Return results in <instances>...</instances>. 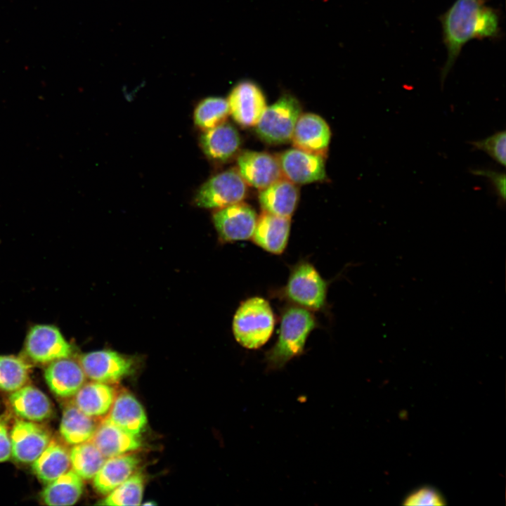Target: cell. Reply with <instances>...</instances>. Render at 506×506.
<instances>
[{
	"label": "cell",
	"mask_w": 506,
	"mask_h": 506,
	"mask_svg": "<svg viewBox=\"0 0 506 506\" xmlns=\"http://www.w3.org/2000/svg\"><path fill=\"white\" fill-rule=\"evenodd\" d=\"M487 0H455L439 19L447 59L441 70V83L453 68L462 48L473 39H496L500 37V15L486 5Z\"/></svg>",
	"instance_id": "obj_1"
},
{
	"label": "cell",
	"mask_w": 506,
	"mask_h": 506,
	"mask_svg": "<svg viewBox=\"0 0 506 506\" xmlns=\"http://www.w3.org/2000/svg\"><path fill=\"white\" fill-rule=\"evenodd\" d=\"M316 327L313 315L306 309L292 306L283 314L275 345L266 353L267 368L279 370L292 358L301 355L308 336Z\"/></svg>",
	"instance_id": "obj_2"
},
{
	"label": "cell",
	"mask_w": 506,
	"mask_h": 506,
	"mask_svg": "<svg viewBox=\"0 0 506 506\" xmlns=\"http://www.w3.org/2000/svg\"><path fill=\"white\" fill-rule=\"evenodd\" d=\"M274 324V315L269 303L255 297L245 300L238 307L233 320V332L240 345L254 349L269 339Z\"/></svg>",
	"instance_id": "obj_3"
},
{
	"label": "cell",
	"mask_w": 506,
	"mask_h": 506,
	"mask_svg": "<svg viewBox=\"0 0 506 506\" xmlns=\"http://www.w3.org/2000/svg\"><path fill=\"white\" fill-rule=\"evenodd\" d=\"M301 114L298 100L285 93L266 106L256 124V131L266 142L280 144L291 140L295 124Z\"/></svg>",
	"instance_id": "obj_4"
},
{
	"label": "cell",
	"mask_w": 506,
	"mask_h": 506,
	"mask_svg": "<svg viewBox=\"0 0 506 506\" xmlns=\"http://www.w3.org/2000/svg\"><path fill=\"white\" fill-rule=\"evenodd\" d=\"M247 191V183L238 169H228L204 183L197 190L194 202L200 207L221 209L241 202Z\"/></svg>",
	"instance_id": "obj_5"
},
{
	"label": "cell",
	"mask_w": 506,
	"mask_h": 506,
	"mask_svg": "<svg viewBox=\"0 0 506 506\" xmlns=\"http://www.w3.org/2000/svg\"><path fill=\"white\" fill-rule=\"evenodd\" d=\"M285 293L289 299L299 306L319 310L325 304L327 283L311 264L302 262L292 271Z\"/></svg>",
	"instance_id": "obj_6"
},
{
	"label": "cell",
	"mask_w": 506,
	"mask_h": 506,
	"mask_svg": "<svg viewBox=\"0 0 506 506\" xmlns=\"http://www.w3.org/2000/svg\"><path fill=\"white\" fill-rule=\"evenodd\" d=\"M79 365L92 381L112 384L131 375L135 362L131 357L112 350H98L83 354Z\"/></svg>",
	"instance_id": "obj_7"
},
{
	"label": "cell",
	"mask_w": 506,
	"mask_h": 506,
	"mask_svg": "<svg viewBox=\"0 0 506 506\" xmlns=\"http://www.w3.org/2000/svg\"><path fill=\"white\" fill-rule=\"evenodd\" d=\"M72 345L65 339L60 330L51 325L32 326L27 335L25 351L32 361L49 363L58 359L70 358Z\"/></svg>",
	"instance_id": "obj_8"
},
{
	"label": "cell",
	"mask_w": 506,
	"mask_h": 506,
	"mask_svg": "<svg viewBox=\"0 0 506 506\" xmlns=\"http://www.w3.org/2000/svg\"><path fill=\"white\" fill-rule=\"evenodd\" d=\"M257 221L255 211L242 202L219 209L213 215L215 228L220 238L226 242L251 238Z\"/></svg>",
	"instance_id": "obj_9"
},
{
	"label": "cell",
	"mask_w": 506,
	"mask_h": 506,
	"mask_svg": "<svg viewBox=\"0 0 506 506\" xmlns=\"http://www.w3.org/2000/svg\"><path fill=\"white\" fill-rule=\"evenodd\" d=\"M228 102L234 120L245 127L256 126L267 106L260 87L249 80L238 82L232 89Z\"/></svg>",
	"instance_id": "obj_10"
},
{
	"label": "cell",
	"mask_w": 506,
	"mask_h": 506,
	"mask_svg": "<svg viewBox=\"0 0 506 506\" xmlns=\"http://www.w3.org/2000/svg\"><path fill=\"white\" fill-rule=\"evenodd\" d=\"M278 159L283 177L295 184L309 183L325 179L323 155L295 148L285 150Z\"/></svg>",
	"instance_id": "obj_11"
},
{
	"label": "cell",
	"mask_w": 506,
	"mask_h": 506,
	"mask_svg": "<svg viewBox=\"0 0 506 506\" xmlns=\"http://www.w3.org/2000/svg\"><path fill=\"white\" fill-rule=\"evenodd\" d=\"M11 455L21 463H32L51 441L49 432L41 425L17 420L11 434Z\"/></svg>",
	"instance_id": "obj_12"
},
{
	"label": "cell",
	"mask_w": 506,
	"mask_h": 506,
	"mask_svg": "<svg viewBox=\"0 0 506 506\" xmlns=\"http://www.w3.org/2000/svg\"><path fill=\"white\" fill-rule=\"evenodd\" d=\"M237 164L246 183L260 190L283 178L278 157L265 152L243 151L238 156Z\"/></svg>",
	"instance_id": "obj_13"
},
{
	"label": "cell",
	"mask_w": 506,
	"mask_h": 506,
	"mask_svg": "<svg viewBox=\"0 0 506 506\" xmlns=\"http://www.w3.org/2000/svg\"><path fill=\"white\" fill-rule=\"evenodd\" d=\"M330 138V129L320 116L305 113L297 119L291 140L297 148L323 155Z\"/></svg>",
	"instance_id": "obj_14"
},
{
	"label": "cell",
	"mask_w": 506,
	"mask_h": 506,
	"mask_svg": "<svg viewBox=\"0 0 506 506\" xmlns=\"http://www.w3.org/2000/svg\"><path fill=\"white\" fill-rule=\"evenodd\" d=\"M103 420L138 437L148 423L143 406L133 394L126 391L116 395L108 413Z\"/></svg>",
	"instance_id": "obj_15"
},
{
	"label": "cell",
	"mask_w": 506,
	"mask_h": 506,
	"mask_svg": "<svg viewBox=\"0 0 506 506\" xmlns=\"http://www.w3.org/2000/svg\"><path fill=\"white\" fill-rule=\"evenodd\" d=\"M44 378L54 394L66 398L74 396L84 384L86 375L79 363L65 358L49 363Z\"/></svg>",
	"instance_id": "obj_16"
},
{
	"label": "cell",
	"mask_w": 506,
	"mask_h": 506,
	"mask_svg": "<svg viewBox=\"0 0 506 506\" xmlns=\"http://www.w3.org/2000/svg\"><path fill=\"white\" fill-rule=\"evenodd\" d=\"M290 217L263 213L257 218L252 235L254 242L272 254H279L285 250L290 231Z\"/></svg>",
	"instance_id": "obj_17"
},
{
	"label": "cell",
	"mask_w": 506,
	"mask_h": 506,
	"mask_svg": "<svg viewBox=\"0 0 506 506\" xmlns=\"http://www.w3.org/2000/svg\"><path fill=\"white\" fill-rule=\"evenodd\" d=\"M13 413L32 422H41L51 416L53 407L48 397L32 385H25L13 391L8 397Z\"/></svg>",
	"instance_id": "obj_18"
},
{
	"label": "cell",
	"mask_w": 506,
	"mask_h": 506,
	"mask_svg": "<svg viewBox=\"0 0 506 506\" xmlns=\"http://www.w3.org/2000/svg\"><path fill=\"white\" fill-rule=\"evenodd\" d=\"M139 462V458L131 453L106 458L93 478L95 489L101 494L107 495L131 476Z\"/></svg>",
	"instance_id": "obj_19"
},
{
	"label": "cell",
	"mask_w": 506,
	"mask_h": 506,
	"mask_svg": "<svg viewBox=\"0 0 506 506\" xmlns=\"http://www.w3.org/2000/svg\"><path fill=\"white\" fill-rule=\"evenodd\" d=\"M204 153L209 158L224 162L239 150L240 138L236 129L228 122L205 130L200 138Z\"/></svg>",
	"instance_id": "obj_20"
},
{
	"label": "cell",
	"mask_w": 506,
	"mask_h": 506,
	"mask_svg": "<svg viewBox=\"0 0 506 506\" xmlns=\"http://www.w3.org/2000/svg\"><path fill=\"white\" fill-rule=\"evenodd\" d=\"M259 200L264 212L291 218L298 203L299 189L283 177L261 189Z\"/></svg>",
	"instance_id": "obj_21"
},
{
	"label": "cell",
	"mask_w": 506,
	"mask_h": 506,
	"mask_svg": "<svg viewBox=\"0 0 506 506\" xmlns=\"http://www.w3.org/2000/svg\"><path fill=\"white\" fill-rule=\"evenodd\" d=\"M105 458L130 453L141 446L140 437L103 420L91 439Z\"/></svg>",
	"instance_id": "obj_22"
},
{
	"label": "cell",
	"mask_w": 506,
	"mask_h": 506,
	"mask_svg": "<svg viewBox=\"0 0 506 506\" xmlns=\"http://www.w3.org/2000/svg\"><path fill=\"white\" fill-rule=\"evenodd\" d=\"M115 396L110 384L93 381L84 383L74 394V405L91 417H101L108 413Z\"/></svg>",
	"instance_id": "obj_23"
},
{
	"label": "cell",
	"mask_w": 506,
	"mask_h": 506,
	"mask_svg": "<svg viewBox=\"0 0 506 506\" xmlns=\"http://www.w3.org/2000/svg\"><path fill=\"white\" fill-rule=\"evenodd\" d=\"M83 489V479L70 469L48 483L41 493V498L47 505H72L80 498Z\"/></svg>",
	"instance_id": "obj_24"
},
{
	"label": "cell",
	"mask_w": 506,
	"mask_h": 506,
	"mask_svg": "<svg viewBox=\"0 0 506 506\" xmlns=\"http://www.w3.org/2000/svg\"><path fill=\"white\" fill-rule=\"evenodd\" d=\"M70 467V453L66 448L53 440L32 462V469L37 477L44 483H49L67 472Z\"/></svg>",
	"instance_id": "obj_25"
},
{
	"label": "cell",
	"mask_w": 506,
	"mask_h": 506,
	"mask_svg": "<svg viewBox=\"0 0 506 506\" xmlns=\"http://www.w3.org/2000/svg\"><path fill=\"white\" fill-rule=\"evenodd\" d=\"M97 427L95 418L72 405L63 410L59 431L67 443L74 446L91 441Z\"/></svg>",
	"instance_id": "obj_26"
},
{
	"label": "cell",
	"mask_w": 506,
	"mask_h": 506,
	"mask_svg": "<svg viewBox=\"0 0 506 506\" xmlns=\"http://www.w3.org/2000/svg\"><path fill=\"white\" fill-rule=\"evenodd\" d=\"M69 453L72 469L85 480L93 479L106 459L91 441L73 446Z\"/></svg>",
	"instance_id": "obj_27"
},
{
	"label": "cell",
	"mask_w": 506,
	"mask_h": 506,
	"mask_svg": "<svg viewBox=\"0 0 506 506\" xmlns=\"http://www.w3.org/2000/svg\"><path fill=\"white\" fill-rule=\"evenodd\" d=\"M31 366L22 358L0 355V390L13 392L25 386Z\"/></svg>",
	"instance_id": "obj_28"
},
{
	"label": "cell",
	"mask_w": 506,
	"mask_h": 506,
	"mask_svg": "<svg viewBox=\"0 0 506 506\" xmlns=\"http://www.w3.org/2000/svg\"><path fill=\"white\" fill-rule=\"evenodd\" d=\"M145 479L140 473H134L126 480L106 495L98 503L101 505H139L143 498Z\"/></svg>",
	"instance_id": "obj_29"
},
{
	"label": "cell",
	"mask_w": 506,
	"mask_h": 506,
	"mask_svg": "<svg viewBox=\"0 0 506 506\" xmlns=\"http://www.w3.org/2000/svg\"><path fill=\"white\" fill-rule=\"evenodd\" d=\"M229 115L228 100L221 97H207L197 105L194 111V122L197 127L205 131L225 122Z\"/></svg>",
	"instance_id": "obj_30"
},
{
	"label": "cell",
	"mask_w": 506,
	"mask_h": 506,
	"mask_svg": "<svg viewBox=\"0 0 506 506\" xmlns=\"http://www.w3.org/2000/svg\"><path fill=\"white\" fill-rule=\"evenodd\" d=\"M474 150L485 152L494 161L505 167L506 164V133L505 131H497L487 138L479 141H469Z\"/></svg>",
	"instance_id": "obj_31"
},
{
	"label": "cell",
	"mask_w": 506,
	"mask_h": 506,
	"mask_svg": "<svg viewBox=\"0 0 506 506\" xmlns=\"http://www.w3.org/2000/svg\"><path fill=\"white\" fill-rule=\"evenodd\" d=\"M446 504L443 495L430 486L420 487L408 495L403 502L405 505L442 506Z\"/></svg>",
	"instance_id": "obj_32"
},
{
	"label": "cell",
	"mask_w": 506,
	"mask_h": 506,
	"mask_svg": "<svg viewBox=\"0 0 506 506\" xmlns=\"http://www.w3.org/2000/svg\"><path fill=\"white\" fill-rule=\"evenodd\" d=\"M474 175L486 177L493 187L494 191L498 197V202L504 205L505 202V173L490 169H476L471 170Z\"/></svg>",
	"instance_id": "obj_33"
},
{
	"label": "cell",
	"mask_w": 506,
	"mask_h": 506,
	"mask_svg": "<svg viewBox=\"0 0 506 506\" xmlns=\"http://www.w3.org/2000/svg\"><path fill=\"white\" fill-rule=\"evenodd\" d=\"M11 456V437L6 425L0 420V462L8 460Z\"/></svg>",
	"instance_id": "obj_34"
}]
</instances>
